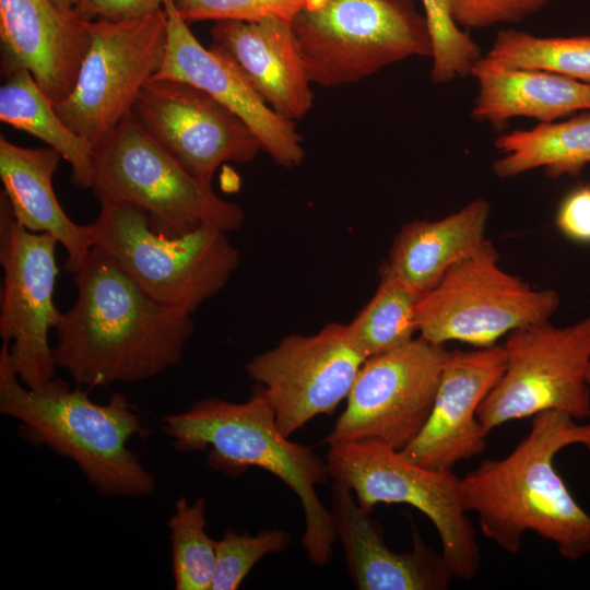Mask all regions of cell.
<instances>
[{
    "label": "cell",
    "mask_w": 590,
    "mask_h": 590,
    "mask_svg": "<svg viewBox=\"0 0 590 590\" xmlns=\"http://www.w3.org/2000/svg\"><path fill=\"white\" fill-rule=\"evenodd\" d=\"M72 276L78 296L54 329L52 357L78 386L139 382L181 362L194 331L190 315L151 297L94 246Z\"/></svg>",
    "instance_id": "1"
},
{
    "label": "cell",
    "mask_w": 590,
    "mask_h": 590,
    "mask_svg": "<svg viewBox=\"0 0 590 590\" xmlns=\"http://www.w3.org/2000/svg\"><path fill=\"white\" fill-rule=\"evenodd\" d=\"M570 446L590 453V423L559 411L540 412L506 457L483 459L461 477L464 509L477 516L486 539L517 554L532 531L565 559L590 555V515L554 468L555 456Z\"/></svg>",
    "instance_id": "2"
},
{
    "label": "cell",
    "mask_w": 590,
    "mask_h": 590,
    "mask_svg": "<svg viewBox=\"0 0 590 590\" xmlns=\"http://www.w3.org/2000/svg\"><path fill=\"white\" fill-rule=\"evenodd\" d=\"M52 377L26 387L0 350V413L19 422L21 438L74 462L104 496L141 498L156 488L155 474L129 447L144 436L142 418L122 393L96 403L87 391Z\"/></svg>",
    "instance_id": "3"
},
{
    "label": "cell",
    "mask_w": 590,
    "mask_h": 590,
    "mask_svg": "<svg viewBox=\"0 0 590 590\" xmlns=\"http://www.w3.org/2000/svg\"><path fill=\"white\" fill-rule=\"evenodd\" d=\"M161 421L177 451L209 449L208 463L215 471L237 476L258 467L280 479L302 504L305 530L300 542L307 558L320 567L331 560L337 541L333 516L316 491L330 479L327 462L312 448L291 441L280 432L261 385L252 388L246 401L205 398Z\"/></svg>",
    "instance_id": "4"
},
{
    "label": "cell",
    "mask_w": 590,
    "mask_h": 590,
    "mask_svg": "<svg viewBox=\"0 0 590 590\" xmlns=\"http://www.w3.org/2000/svg\"><path fill=\"white\" fill-rule=\"evenodd\" d=\"M92 246L109 255L151 297L192 315L222 291L239 264L227 233L206 224L167 235L129 203H103L87 225Z\"/></svg>",
    "instance_id": "5"
},
{
    "label": "cell",
    "mask_w": 590,
    "mask_h": 590,
    "mask_svg": "<svg viewBox=\"0 0 590 590\" xmlns=\"http://www.w3.org/2000/svg\"><path fill=\"white\" fill-rule=\"evenodd\" d=\"M291 25L311 84L327 88L433 56L427 20L413 0H316Z\"/></svg>",
    "instance_id": "6"
},
{
    "label": "cell",
    "mask_w": 590,
    "mask_h": 590,
    "mask_svg": "<svg viewBox=\"0 0 590 590\" xmlns=\"http://www.w3.org/2000/svg\"><path fill=\"white\" fill-rule=\"evenodd\" d=\"M91 190L99 204L129 203L145 211L156 229L185 234L206 224L239 229L245 212L191 175L129 115L96 150Z\"/></svg>",
    "instance_id": "7"
},
{
    "label": "cell",
    "mask_w": 590,
    "mask_h": 590,
    "mask_svg": "<svg viewBox=\"0 0 590 590\" xmlns=\"http://www.w3.org/2000/svg\"><path fill=\"white\" fill-rule=\"evenodd\" d=\"M326 462L330 479L349 486L365 512L380 503L418 509L440 536L441 555L452 578L476 577L482 557L464 509L461 477L420 465L401 450L373 440L330 445Z\"/></svg>",
    "instance_id": "8"
},
{
    "label": "cell",
    "mask_w": 590,
    "mask_h": 590,
    "mask_svg": "<svg viewBox=\"0 0 590 590\" xmlns=\"http://www.w3.org/2000/svg\"><path fill=\"white\" fill-rule=\"evenodd\" d=\"M559 306L556 291L535 290L503 270L487 239L421 296L416 322L418 335L433 343L485 347L519 328L550 320Z\"/></svg>",
    "instance_id": "9"
},
{
    "label": "cell",
    "mask_w": 590,
    "mask_h": 590,
    "mask_svg": "<svg viewBox=\"0 0 590 590\" xmlns=\"http://www.w3.org/2000/svg\"><path fill=\"white\" fill-rule=\"evenodd\" d=\"M90 45L71 93L54 107L95 150L130 115L166 55L165 10L134 20L83 21Z\"/></svg>",
    "instance_id": "10"
},
{
    "label": "cell",
    "mask_w": 590,
    "mask_h": 590,
    "mask_svg": "<svg viewBox=\"0 0 590 590\" xmlns=\"http://www.w3.org/2000/svg\"><path fill=\"white\" fill-rule=\"evenodd\" d=\"M504 345V373L477 410L488 435L493 429L544 411L577 421L590 417V316L564 327L550 320L510 332Z\"/></svg>",
    "instance_id": "11"
},
{
    "label": "cell",
    "mask_w": 590,
    "mask_h": 590,
    "mask_svg": "<svg viewBox=\"0 0 590 590\" xmlns=\"http://www.w3.org/2000/svg\"><path fill=\"white\" fill-rule=\"evenodd\" d=\"M448 354L444 344L417 335L366 358L326 442L373 440L405 448L430 414Z\"/></svg>",
    "instance_id": "12"
},
{
    "label": "cell",
    "mask_w": 590,
    "mask_h": 590,
    "mask_svg": "<svg viewBox=\"0 0 590 590\" xmlns=\"http://www.w3.org/2000/svg\"><path fill=\"white\" fill-rule=\"evenodd\" d=\"M57 244L50 234L21 225L0 191V335L12 369L30 388L55 377L57 368L48 341L61 315L54 303Z\"/></svg>",
    "instance_id": "13"
},
{
    "label": "cell",
    "mask_w": 590,
    "mask_h": 590,
    "mask_svg": "<svg viewBox=\"0 0 590 590\" xmlns=\"http://www.w3.org/2000/svg\"><path fill=\"white\" fill-rule=\"evenodd\" d=\"M365 359L347 340L345 324L331 322L314 334L282 338L245 370L262 386L278 428L290 438L317 415L334 413Z\"/></svg>",
    "instance_id": "14"
},
{
    "label": "cell",
    "mask_w": 590,
    "mask_h": 590,
    "mask_svg": "<svg viewBox=\"0 0 590 590\" xmlns=\"http://www.w3.org/2000/svg\"><path fill=\"white\" fill-rule=\"evenodd\" d=\"M130 116L191 175L212 184L225 163L248 164L262 151L248 125L203 90L172 79L151 80Z\"/></svg>",
    "instance_id": "15"
},
{
    "label": "cell",
    "mask_w": 590,
    "mask_h": 590,
    "mask_svg": "<svg viewBox=\"0 0 590 590\" xmlns=\"http://www.w3.org/2000/svg\"><path fill=\"white\" fill-rule=\"evenodd\" d=\"M506 365L503 344L449 351L430 414L420 434L401 450L428 469L452 471L481 455L487 434L477 410L500 379Z\"/></svg>",
    "instance_id": "16"
},
{
    "label": "cell",
    "mask_w": 590,
    "mask_h": 590,
    "mask_svg": "<svg viewBox=\"0 0 590 590\" xmlns=\"http://www.w3.org/2000/svg\"><path fill=\"white\" fill-rule=\"evenodd\" d=\"M167 47L160 71L152 78L192 84L227 107L253 131L262 151L283 167L300 165L303 139L295 122L270 108L240 72L224 57L203 47L178 13L174 1L164 7Z\"/></svg>",
    "instance_id": "17"
},
{
    "label": "cell",
    "mask_w": 590,
    "mask_h": 590,
    "mask_svg": "<svg viewBox=\"0 0 590 590\" xmlns=\"http://www.w3.org/2000/svg\"><path fill=\"white\" fill-rule=\"evenodd\" d=\"M88 45L83 20L51 0H0L2 75L28 71L52 104L71 93Z\"/></svg>",
    "instance_id": "18"
},
{
    "label": "cell",
    "mask_w": 590,
    "mask_h": 590,
    "mask_svg": "<svg viewBox=\"0 0 590 590\" xmlns=\"http://www.w3.org/2000/svg\"><path fill=\"white\" fill-rule=\"evenodd\" d=\"M210 49L227 59L256 93L283 118L303 119L314 94L290 22L220 20Z\"/></svg>",
    "instance_id": "19"
},
{
    "label": "cell",
    "mask_w": 590,
    "mask_h": 590,
    "mask_svg": "<svg viewBox=\"0 0 590 590\" xmlns=\"http://www.w3.org/2000/svg\"><path fill=\"white\" fill-rule=\"evenodd\" d=\"M331 512L337 540L345 554L349 574L359 590H446L452 576L440 553L429 547L412 526L413 547L396 552L387 546L381 526L352 497V491L334 481Z\"/></svg>",
    "instance_id": "20"
},
{
    "label": "cell",
    "mask_w": 590,
    "mask_h": 590,
    "mask_svg": "<svg viewBox=\"0 0 590 590\" xmlns=\"http://www.w3.org/2000/svg\"><path fill=\"white\" fill-rule=\"evenodd\" d=\"M62 156L52 148L30 149L0 137L1 189L15 220L25 228L54 236L67 251L66 269L74 274L92 249L87 225L74 223L52 187Z\"/></svg>",
    "instance_id": "21"
},
{
    "label": "cell",
    "mask_w": 590,
    "mask_h": 590,
    "mask_svg": "<svg viewBox=\"0 0 590 590\" xmlns=\"http://www.w3.org/2000/svg\"><path fill=\"white\" fill-rule=\"evenodd\" d=\"M470 75L477 83L471 110L477 122L500 125L517 117L553 122L590 109V84L555 73L510 67L486 55Z\"/></svg>",
    "instance_id": "22"
},
{
    "label": "cell",
    "mask_w": 590,
    "mask_h": 590,
    "mask_svg": "<svg viewBox=\"0 0 590 590\" xmlns=\"http://www.w3.org/2000/svg\"><path fill=\"white\" fill-rule=\"evenodd\" d=\"M489 215L488 200L479 197L442 219L411 221L394 236L380 270L425 294L487 240Z\"/></svg>",
    "instance_id": "23"
},
{
    "label": "cell",
    "mask_w": 590,
    "mask_h": 590,
    "mask_svg": "<svg viewBox=\"0 0 590 590\" xmlns=\"http://www.w3.org/2000/svg\"><path fill=\"white\" fill-rule=\"evenodd\" d=\"M4 80L0 88V120L60 153L71 166V184L79 189H91L95 149L63 122L28 71H15Z\"/></svg>",
    "instance_id": "24"
},
{
    "label": "cell",
    "mask_w": 590,
    "mask_h": 590,
    "mask_svg": "<svg viewBox=\"0 0 590 590\" xmlns=\"http://www.w3.org/2000/svg\"><path fill=\"white\" fill-rule=\"evenodd\" d=\"M494 144L502 153L493 163L499 178L536 168H543L551 178L576 175L590 164V114L514 130L498 135Z\"/></svg>",
    "instance_id": "25"
},
{
    "label": "cell",
    "mask_w": 590,
    "mask_h": 590,
    "mask_svg": "<svg viewBox=\"0 0 590 590\" xmlns=\"http://www.w3.org/2000/svg\"><path fill=\"white\" fill-rule=\"evenodd\" d=\"M378 287L345 324L352 346L365 358L400 347L416 338V307L423 294L379 270Z\"/></svg>",
    "instance_id": "26"
},
{
    "label": "cell",
    "mask_w": 590,
    "mask_h": 590,
    "mask_svg": "<svg viewBox=\"0 0 590 590\" xmlns=\"http://www.w3.org/2000/svg\"><path fill=\"white\" fill-rule=\"evenodd\" d=\"M488 57L590 84V36L542 37L518 30L496 34Z\"/></svg>",
    "instance_id": "27"
},
{
    "label": "cell",
    "mask_w": 590,
    "mask_h": 590,
    "mask_svg": "<svg viewBox=\"0 0 590 590\" xmlns=\"http://www.w3.org/2000/svg\"><path fill=\"white\" fill-rule=\"evenodd\" d=\"M206 504L177 498L167 521L172 548V575L176 590H211L216 568V540L206 531Z\"/></svg>",
    "instance_id": "28"
},
{
    "label": "cell",
    "mask_w": 590,
    "mask_h": 590,
    "mask_svg": "<svg viewBox=\"0 0 590 590\" xmlns=\"http://www.w3.org/2000/svg\"><path fill=\"white\" fill-rule=\"evenodd\" d=\"M432 43L430 78L436 84L470 74L482 57L479 45L452 20L445 0H421Z\"/></svg>",
    "instance_id": "29"
},
{
    "label": "cell",
    "mask_w": 590,
    "mask_h": 590,
    "mask_svg": "<svg viewBox=\"0 0 590 590\" xmlns=\"http://www.w3.org/2000/svg\"><path fill=\"white\" fill-rule=\"evenodd\" d=\"M292 535L281 529H266L256 534L226 531L216 540V568L211 590H235L248 573L268 554L285 552Z\"/></svg>",
    "instance_id": "30"
},
{
    "label": "cell",
    "mask_w": 590,
    "mask_h": 590,
    "mask_svg": "<svg viewBox=\"0 0 590 590\" xmlns=\"http://www.w3.org/2000/svg\"><path fill=\"white\" fill-rule=\"evenodd\" d=\"M316 0H175L179 15L193 21H258L263 19L292 20Z\"/></svg>",
    "instance_id": "31"
},
{
    "label": "cell",
    "mask_w": 590,
    "mask_h": 590,
    "mask_svg": "<svg viewBox=\"0 0 590 590\" xmlns=\"http://www.w3.org/2000/svg\"><path fill=\"white\" fill-rule=\"evenodd\" d=\"M455 23L461 28H486L517 24L554 0H445Z\"/></svg>",
    "instance_id": "32"
},
{
    "label": "cell",
    "mask_w": 590,
    "mask_h": 590,
    "mask_svg": "<svg viewBox=\"0 0 590 590\" xmlns=\"http://www.w3.org/2000/svg\"><path fill=\"white\" fill-rule=\"evenodd\" d=\"M169 1L175 0H82L73 12L83 21L134 20L164 10Z\"/></svg>",
    "instance_id": "33"
},
{
    "label": "cell",
    "mask_w": 590,
    "mask_h": 590,
    "mask_svg": "<svg viewBox=\"0 0 590 590\" xmlns=\"http://www.w3.org/2000/svg\"><path fill=\"white\" fill-rule=\"evenodd\" d=\"M556 226L568 239L590 244V187L576 188L564 198L557 210Z\"/></svg>",
    "instance_id": "34"
},
{
    "label": "cell",
    "mask_w": 590,
    "mask_h": 590,
    "mask_svg": "<svg viewBox=\"0 0 590 590\" xmlns=\"http://www.w3.org/2000/svg\"><path fill=\"white\" fill-rule=\"evenodd\" d=\"M60 10L73 12L82 0H51Z\"/></svg>",
    "instance_id": "35"
},
{
    "label": "cell",
    "mask_w": 590,
    "mask_h": 590,
    "mask_svg": "<svg viewBox=\"0 0 590 590\" xmlns=\"http://www.w3.org/2000/svg\"><path fill=\"white\" fill-rule=\"evenodd\" d=\"M587 381H588V385L590 387V363H589L588 369H587Z\"/></svg>",
    "instance_id": "36"
}]
</instances>
